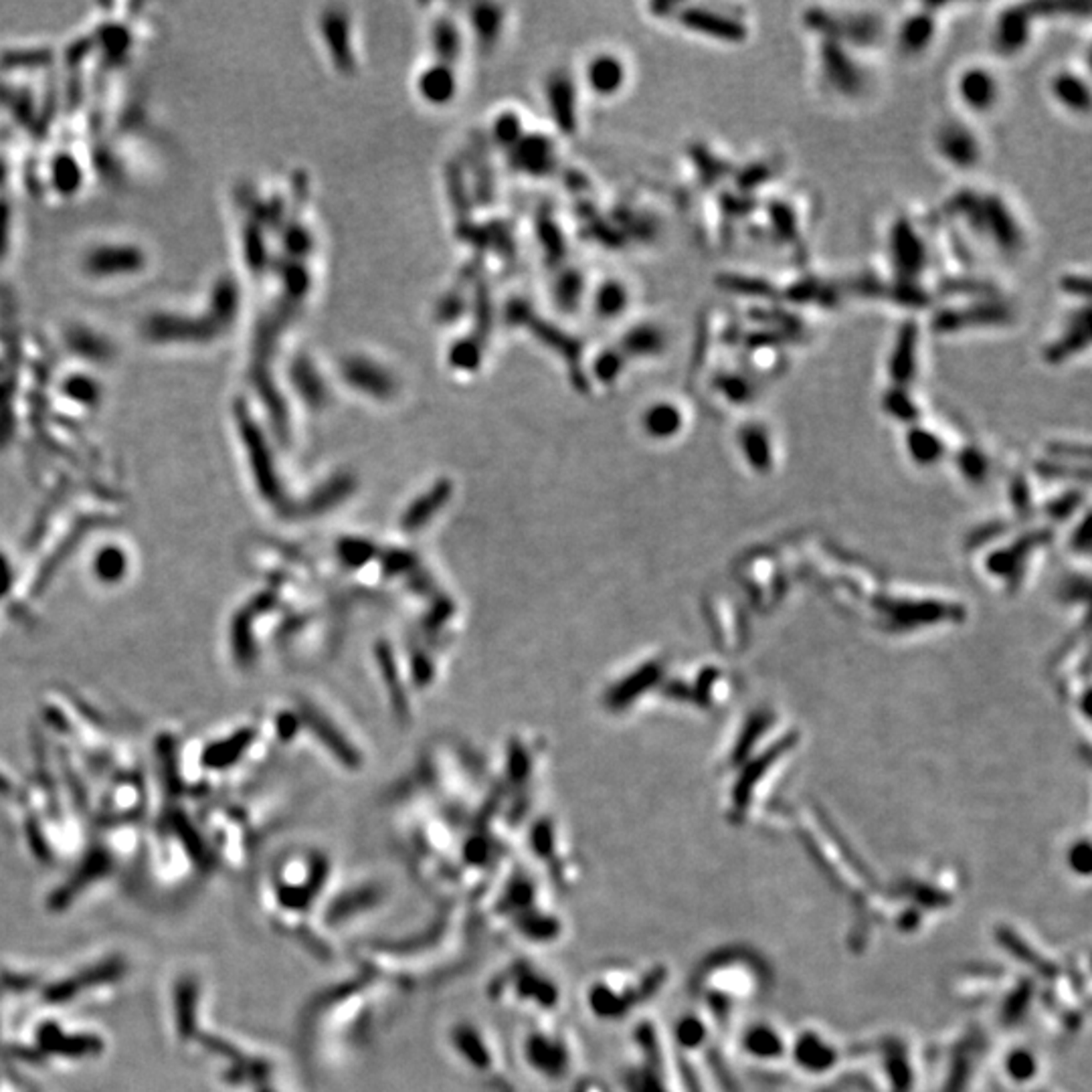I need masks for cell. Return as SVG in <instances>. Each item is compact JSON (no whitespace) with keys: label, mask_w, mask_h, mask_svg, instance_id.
Instances as JSON below:
<instances>
[{"label":"cell","mask_w":1092,"mask_h":1092,"mask_svg":"<svg viewBox=\"0 0 1092 1092\" xmlns=\"http://www.w3.org/2000/svg\"><path fill=\"white\" fill-rule=\"evenodd\" d=\"M971 229L977 235L987 237L993 247H997L1006 255L1020 253L1026 245V233L1021 229L1020 219L995 192L981 195L980 209H977Z\"/></svg>","instance_id":"obj_3"},{"label":"cell","mask_w":1092,"mask_h":1092,"mask_svg":"<svg viewBox=\"0 0 1092 1092\" xmlns=\"http://www.w3.org/2000/svg\"><path fill=\"white\" fill-rule=\"evenodd\" d=\"M955 93L967 112L985 116L995 110L1001 100L1000 77L985 65H969L957 76Z\"/></svg>","instance_id":"obj_8"},{"label":"cell","mask_w":1092,"mask_h":1092,"mask_svg":"<svg viewBox=\"0 0 1092 1092\" xmlns=\"http://www.w3.org/2000/svg\"><path fill=\"white\" fill-rule=\"evenodd\" d=\"M888 259L894 278L904 284H921L931 264V249L925 235L907 215H898L888 229Z\"/></svg>","instance_id":"obj_1"},{"label":"cell","mask_w":1092,"mask_h":1092,"mask_svg":"<svg viewBox=\"0 0 1092 1092\" xmlns=\"http://www.w3.org/2000/svg\"><path fill=\"white\" fill-rule=\"evenodd\" d=\"M473 24H476V31H479V37L494 39V34L498 33V24H500L498 8L494 7L478 8L476 17H473Z\"/></svg>","instance_id":"obj_36"},{"label":"cell","mask_w":1092,"mask_h":1092,"mask_svg":"<svg viewBox=\"0 0 1092 1092\" xmlns=\"http://www.w3.org/2000/svg\"><path fill=\"white\" fill-rule=\"evenodd\" d=\"M713 387L733 407L753 401L755 394H757L755 380L747 377V374L739 373V370H723V373H718L713 380Z\"/></svg>","instance_id":"obj_21"},{"label":"cell","mask_w":1092,"mask_h":1092,"mask_svg":"<svg viewBox=\"0 0 1092 1092\" xmlns=\"http://www.w3.org/2000/svg\"><path fill=\"white\" fill-rule=\"evenodd\" d=\"M938 33L935 7L927 4L904 17L896 31V47L904 57H918L933 47Z\"/></svg>","instance_id":"obj_11"},{"label":"cell","mask_w":1092,"mask_h":1092,"mask_svg":"<svg viewBox=\"0 0 1092 1092\" xmlns=\"http://www.w3.org/2000/svg\"><path fill=\"white\" fill-rule=\"evenodd\" d=\"M338 552L346 565H353V567L363 565V562H367L368 558L373 556V548L363 541H342L340 542Z\"/></svg>","instance_id":"obj_35"},{"label":"cell","mask_w":1092,"mask_h":1092,"mask_svg":"<svg viewBox=\"0 0 1092 1092\" xmlns=\"http://www.w3.org/2000/svg\"><path fill=\"white\" fill-rule=\"evenodd\" d=\"M651 678H654V668L635 671V674L631 676V678H627L624 684H619L617 688H614V692L609 694V704L615 706V708L630 704L640 692H644L647 686L651 684Z\"/></svg>","instance_id":"obj_25"},{"label":"cell","mask_w":1092,"mask_h":1092,"mask_svg":"<svg viewBox=\"0 0 1092 1092\" xmlns=\"http://www.w3.org/2000/svg\"><path fill=\"white\" fill-rule=\"evenodd\" d=\"M1052 100H1054L1062 110L1074 113V116H1086L1092 106V91L1086 77L1072 69H1060L1050 77Z\"/></svg>","instance_id":"obj_12"},{"label":"cell","mask_w":1092,"mask_h":1092,"mask_svg":"<svg viewBox=\"0 0 1092 1092\" xmlns=\"http://www.w3.org/2000/svg\"><path fill=\"white\" fill-rule=\"evenodd\" d=\"M935 150L941 160L955 170L969 172L981 165L983 146L971 126L948 120L941 123L935 134Z\"/></svg>","instance_id":"obj_7"},{"label":"cell","mask_w":1092,"mask_h":1092,"mask_svg":"<svg viewBox=\"0 0 1092 1092\" xmlns=\"http://www.w3.org/2000/svg\"><path fill=\"white\" fill-rule=\"evenodd\" d=\"M551 106L555 112L556 120L565 126H571L572 122V87L569 79L558 77L551 83Z\"/></svg>","instance_id":"obj_27"},{"label":"cell","mask_w":1092,"mask_h":1092,"mask_svg":"<svg viewBox=\"0 0 1092 1092\" xmlns=\"http://www.w3.org/2000/svg\"><path fill=\"white\" fill-rule=\"evenodd\" d=\"M676 8V21L688 31L710 39V41L724 43V45H743L749 41V24L740 18V14L726 13L723 8L713 7H684Z\"/></svg>","instance_id":"obj_5"},{"label":"cell","mask_w":1092,"mask_h":1092,"mask_svg":"<svg viewBox=\"0 0 1092 1092\" xmlns=\"http://www.w3.org/2000/svg\"><path fill=\"white\" fill-rule=\"evenodd\" d=\"M921 363V326L917 320L907 318L898 326L894 342L888 353V379L896 387H908L917 380Z\"/></svg>","instance_id":"obj_9"},{"label":"cell","mask_w":1092,"mask_h":1092,"mask_svg":"<svg viewBox=\"0 0 1092 1092\" xmlns=\"http://www.w3.org/2000/svg\"><path fill=\"white\" fill-rule=\"evenodd\" d=\"M684 427V411L676 403H654L644 413V429L654 439H671Z\"/></svg>","instance_id":"obj_17"},{"label":"cell","mask_w":1092,"mask_h":1092,"mask_svg":"<svg viewBox=\"0 0 1092 1092\" xmlns=\"http://www.w3.org/2000/svg\"><path fill=\"white\" fill-rule=\"evenodd\" d=\"M739 446L743 457L757 472L767 473L773 468V439L769 429L760 423H747L739 431Z\"/></svg>","instance_id":"obj_14"},{"label":"cell","mask_w":1092,"mask_h":1092,"mask_svg":"<svg viewBox=\"0 0 1092 1092\" xmlns=\"http://www.w3.org/2000/svg\"><path fill=\"white\" fill-rule=\"evenodd\" d=\"M957 466H959V472H961L965 478L983 479L985 478L987 469H990V462H987V456L983 449H980L977 446H967L957 452Z\"/></svg>","instance_id":"obj_28"},{"label":"cell","mask_w":1092,"mask_h":1092,"mask_svg":"<svg viewBox=\"0 0 1092 1092\" xmlns=\"http://www.w3.org/2000/svg\"><path fill=\"white\" fill-rule=\"evenodd\" d=\"M587 81L595 91L609 96L624 87L625 65L615 55L595 57L587 69Z\"/></svg>","instance_id":"obj_18"},{"label":"cell","mask_w":1092,"mask_h":1092,"mask_svg":"<svg viewBox=\"0 0 1092 1092\" xmlns=\"http://www.w3.org/2000/svg\"><path fill=\"white\" fill-rule=\"evenodd\" d=\"M904 447L917 466H937L947 456V443L931 427L917 423L904 433Z\"/></svg>","instance_id":"obj_13"},{"label":"cell","mask_w":1092,"mask_h":1092,"mask_svg":"<svg viewBox=\"0 0 1092 1092\" xmlns=\"http://www.w3.org/2000/svg\"><path fill=\"white\" fill-rule=\"evenodd\" d=\"M195 1001H196V987L192 981H185L179 985L176 993V1016H179V1027L182 1034H191L195 1026Z\"/></svg>","instance_id":"obj_29"},{"label":"cell","mask_w":1092,"mask_h":1092,"mask_svg":"<svg viewBox=\"0 0 1092 1092\" xmlns=\"http://www.w3.org/2000/svg\"><path fill=\"white\" fill-rule=\"evenodd\" d=\"M668 348V334L661 326L640 324L625 334L621 354L625 358H656Z\"/></svg>","instance_id":"obj_16"},{"label":"cell","mask_w":1092,"mask_h":1092,"mask_svg":"<svg viewBox=\"0 0 1092 1092\" xmlns=\"http://www.w3.org/2000/svg\"><path fill=\"white\" fill-rule=\"evenodd\" d=\"M720 285L730 290L733 294L749 295V298H773L775 295V288L771 281L760 278H747V275L740 274L724 275V278H720Z\"/></svg>","instance_id":"obj_24"},{"label":"cell","mask_w":1092,"mask_h":1092,"mask_svg":"<svg viewBox=\"0 0 1092 1092\" xmlns=\"http://www.w3.org/2000/svg\"><path fill=\"white\" fill-rule=\"evenodd\" d=\"M41 1042L47 1050L63 1056H90L102 1050V1042L93 1036H69L47 1026L41 1030Z\"/></svg>","instance_id":"obj_19"},{"label":"cell","mask_w":1092,"mask_h":1092,"mask_svg":"<svg viewBox=\"0 0 1092 1092\" xmlns=\"http://www.w3.org/2000/svg\"><path fill=\"white\" fill-rule=\"evenodd\" d=\"M496 128H498V130H496L498 138H502V140H506V142L516 140L518 130H520V126H518V120L514 116L502 118V120L498 122Z\"/></svg>","instance_id":"obj_38"},{"label":"cell","mask_w":1092,"mask_h":1092,"mask_svg":"<svg viewBox=\"0 0 1092 1092\" xmlns=\"http://www.w3.org/2000/svg\"><path fill=\"white\" fill-rule=\"evenodd\" d=\"M435 51L439 53V57L446 59V61H452V59L457 57L459 51V37L456 27H453L449 21H443L437 24L435 29Z\"/></svg>","instance_id":"obj_32"},{"label":"cell","mask_w":1092,"mask_h":1092,"mask_svg":"<svg viewBox=\"0 0 1092 1092\" xmlns=\"http://www.w3.org/2000/svg\"><path fill=\"white\" fill-rule=\"evenodd\" d=\"M1011 322V308L1003 301L990 298L973 300L963 306L943 308L933 316V332L935 334H959L967 330H983L1006 326Z\"/></svg>","instance_id":"obj_4"},{"label":"cell","mask_w":1092,"mask_h":1092,"mask_svg":"<svg viewBox=\"0 0 1092 1092\" xmlns=\"http://www.w3.org/2000/svg\"><path fill=\"white\" fill-rule=\"evenodd\" d=\"M342 373L350 384L364 390V393L374 394V397H389L393 393V379H390V374L367 358L346 360Z\"/></svg>","instance_id":"obj_15"},{"label":"cell","mask_w":1092,"mask_h":1092,"mask_svg":"<svg viewBox=\"0 0 1092 1092\" xmlns=\"http://www.w3.org/2000/svg\"><path fill=\"white\" fill-rule=\"evenodd\" d=\"M1060 290L1068 298L1080 300L1082 304H1089L1090 300V280L1086 274H1064L1060 278Z\"/></svg>","instance_id":"obj_34"},{"label":"cell","mask_w":1092,"mask_h":1092,"mask_svg":"<svg viewBox=\"0 0 1092 1092\" xmlns=\"http://www.w3.org/2000/svg\"><path fill=\"white\" fill-rule=\"evenodd\" d=\"M624 364H625V357L621 353L601 354V358L597 360V374H599L603 380L609 383V380H614L617 374L621 373Z\"/></svg>","instance_id":"obj_37"},{"label":"cell","mask_w":1092,"mask_h":1092,"mask_svg":"<svg viewBox=\"0 0 1092 1092\" xmlns=\"http://www.w3.org/2000/svg\"><path fill=\"white\" fill-rule=\"evenodd\" d=\"M627 306V290L625 285H621L619 281H607V284L601 285L599 294H597V310L607 318H614V316H619L621 312H625Z\"/></svg>","instance_id":"obj_26"},{"label":"cell","mask_w":1092,"mask_h":1092,"mask_svg":"<svg viewBox=\"0 0 1092 1092\" xmlns=\"http://www.w3.org/2000/svg\"><path fill=\"white\" fill-rule=\"evenodd\" d=\"M880 407L888 417L896 419V421L901 423H907L908 427L921 423L922 411L908 387H896V384H891V387L882 393Z\"/></svg>","instance_id":"obj_20"},{"label":"cell","mask_w":1092,"mask_h":1092,"mask_svg":"<svg viewBox=\"0 0 1092 1092\" xmlns=\"http://www.w3.org/2000/svg\"><path fill=\"white\" fill-rule=\"evenodd\" d=\"M1044 11V4H1010L997 13L991 29L993 51L1007 59L1024 53L1034 37V24Z\"/></svg>","instance_id":"obj_6"},{"label":"cell","mask_w":1092,"mask_h":1092,"mask_svg":"<svg viewBox=\"0 0 1092 1092\" xmlns=\"http://www.w3.org/2000/svg\"><path fill=\"white\" fill-rule=\"evenodd\" d=\"M769 215L771 223H773V231L781 239L792 241L797 237V217H795V211L787 202H773Z\"/></svg>","instance_id":"obj_31"},{"label":"cell","mask_w":1092,"mask_h":1092,"mask_svg":"<svg viewBox=\"0 0 1092 1092\" xmlns=\"http://www.w3.org/2000/svg\"><path fill=\"white\" fill-rule=\"evenodd\" d=\"M419 90L427 102L446 103L452 100L453 91H456V79H453V73L449 71L447 65L431 67L421 76Z\"/></svg>","instance_id":"obj_23"},{"label":"cell","mask_w":1092,"mask_h":1092,"mask_svg":"<svg viewBox=\"0 0 1092 1092\" xmlns=\"http://www.w3.org/2000/svg\"><path fill=\"white\" fill-rule=\"evenodd\" d=\"M449 492H452L449 483L442 482L437 483L431 492H427L425 496L419 498V500L415 502L407 512H405L403 528H407V530H417V528L425 526V524L431 520L433 514L439 512V508L447 502Z\"/></svg>","instance_id":"obj_22"},{"label":"cell","mask_w":1092,"mask_h":1092,"mask_svg":"<svg viewBox=\"0 0 1092 1092\" xmlns=\"http://www.w3.org/2000/svg\"><path fill=\"white\" fill-rule=\"evenodd\" d=\"M1090 338H1092L1090 306L1082 304L1080 308H1076V312L1070 316L1064 330H1062V332L1046 346L1044 353H1042V358H1044L1050 367H1060V364H1066L1070 358L1079 357L1080 353H1084V350L1090 346Z\"/></svg>","instance_id":"obj_10"},{"label":"cell","mask_w":1092,"mask_h":1092,"mask_svg":"<svg viewBox=\"0 0 1092 1092\" xmlns=\"http://www.w3.org/2000/svg\"><path fill=\"white\" fill-rule=\"evenodd\" d=\"M819 73L825 86L839 97L854 100L866 91L868 73L858 61L852 49L839 43L838 39L822 37L818 49Z\"/></svg>","instance_id":"obj_2"},{"label":"cell","mask_w":1092,"mask_h":1092,"mask_svg":"<svg viewBox=\"0 0 1092 1092\" xmlns=\"http://www.w3.org/2000/svg\"><path fill=\"white\" fill-rule=\"evenodd\" d=\"M520 158L522 166L528 168V170H542L545 172L548 165H551V146L546 144L545 140H536L532 142L530 146L520 148Z\"/></svg>","instance_id":"obj_33"},{"label":"cell","mask_w":1092,"mask_h":1092,"mask_svg":"<svg viewBox=\"0 0 1092 1092\" xmlns=\"http://www.w3.org/2000/svg\"><path fill=\"white\" fill-rule=\"evenodd\" d=\"M324 31L328 45L334 51L336 63H338V67L346 69V61L350 63L348 49H346V21L338 14H332V18H328V23L324 24Z\"/></svg>","instance_id":"obj_30"}]
</instances>
